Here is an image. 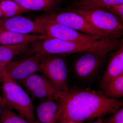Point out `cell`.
<instances>
[{
    "label": "cell",
    "mask_w": 123,
    "mask_h": 123,
    "mask_svg": "<svg viewBox=\"0 0 123 123\" xmlns=\"http://www.w3.org/2000/svg\"><path fill=\"white\" fill-rule=\"evenodd\" d=\"M59 102V118L84 122L114 113L123 106V101L89 88H70L63 92Z\"/></svg>",
    "instance_id": "obj_1"
},
{
    "label": "cell",
    "mask_w": 123,
    "mask_h": 123,
    "mask_svg": "<svg viewBox=\"0 0 123 123\" xmlns=\"http://www.w3.org/2000/svg\"><path fill=\"white\" fill-rule=\"evenodd\" d=\"M36 109V123H57L60 114L59 101L47 99L40 100Z\"/></svg>",
    "instance_id": "obj_13"
},
{
    "label": "cell",
    "mask_w": 123,
    "mask_h": 123,
    "mask_svg": "<svg viewBox=\"0 0 123 123\" xmlns=\"http://www.w3.org/2000/svg\"><path fill=\"white\" fill-rule=\"evenodd\" d=\"M112 52L100 82V91L103 90L112 80L123 74V44Z\"/></svg>",
    "instance_id": "obj_12"
},
{
    "label": "cell",
    "mask_w": 123,
    "mask_h": 123,
    "mask_svg": "<svg viewBox=\"0 0 123 123\" xmlns=\"http://www.w3.org/2000/svg\"><path fill=\"white\" fill-rule=\"evenodd\" d=\"M84 121H75L67 118L60 117L57 123H84Z\"/></svg>",
    "instance_id": "obj_23"
},
{
    "label": "cell",
    "mask_w": 123,
    "mask_h": 123,
    "mask_svg": "<svg viewBox=\"0 0 123 123\" xmlns=\"http://www.w3.org/2000/svg\"><path fill=\"white\" fill-rule=\"evenodd\" d=\"M48 38L74 42H91L104 40L99 37L86 34L65 25L54 21L45 15L36 18Z\"/></svg>",
    "instance_id": "obj_7"
},
{
    "label": "cell",
    "mask_w": 123,
    "mask_h": 123,
    "mask_svg": "<svg viewBox=\"0 0 123 123\" xmlns=\"http://www.w3.org/2000/svg\"><path fill=\"white\" fill-rule=\"evenodd\" d=\"M31 99L59 101L63 92L59 90L43 74L34 73L21 81Z\"/></svg>",
    "instance_id": "obj_8"
},
{
    "label": "cell",
    "mask_w": 123,
    "mask_h": 123,
    "mask_svg": "<svg viewBox=\"0 0 123 123\" xmlns=\"http://www.w3.org/2000/svg\"><path fill=\"white\" fill-rule=\"evenodd\" d=\"M123 3V0H76L69 8L89 10L105 8L111 5Z\"/></svg>",
    "instance_id": "obj_17"
},
{
    "label": "cell",
    "mask_w": 123,
    "mask_h": 123,
    "mask_svg": "<svg viewBox=\"0 0 123 123\" xmlns=\"http://www.w3.org/2000/svg\"><path fill=\"white\" fill-rule=\"evenodd\" d=\"M91 123H103V120L101 117H98L97 120Z\"/></svg>",
    "instance_id": "obj_26"
},
{
    "label": "cell",
    "mask_w": 123,
    "mask_h": 123,
    "mask_svg": "<svg viewBox=\"0 0 123 123\" xmlns=\"http://www.w3.org/2000/svg\"><path fill=\"white\" fill-rule=\"evenodd\" d=\"M0 123H32L18 114H17L4 103Z\"/></svg>",
    "instance_id": "obj_20"
},
{
    "label": "cell",
    "mask_w": 123,
    "mask_h": 123,
    "mask_svg": "<svg viewBox=\"0 0 123 123\" xmlns=\"http://www.w3.org/2000/svg\"><path fill=\"white\" fill-rule=\"evenodd\" d=\"M104 9L116 16L123 23V3L111 5Z\"/></svg>",
    "instance_id": "obj_21"
},
{
    "label": "cell",
    "mask_w": 123,
    "mask_h": 123,
    "mask_svg": "<svg viewBox=\"0 0 123 123\" xmlns=\"http://www.w3.org/2000/svg\"><path fill=\"white\" fill-rule=\"evenodd\" d=\"M2 18V14L1 13V10L0 8V18Z\"/></svg>",
    "instance_id": "obj_27"
},
{
    "label": "cell",
    "mask_w": 123,
    "mask_h": 123,
    "mask_svg": "<svg viewBox=\"0 0 123 123\" xmlns=\"http://www.w3.org/2000/svg\"><path fill=\"white\" fill-rule=\"evenodd\" d=\"M3 104H4V102L2 100V97L1 96H0V118L1 116V113H2Z\"/></svg>",
    "instance_id": "obj_25"
},
{
    "label": "cell",
    "mask_w": 123,
    "mask_h": 123,
    "mask_svg": "<svg viewBox=\"0 0 123 123\" xmlns=\"http://www.w3.org/2000/svg\"><path fill=\"white\" fill-rule=\"evenodd\" d=\"M47 39V36L42 35L23 34L0 30V45L31 43Z\"/></svg>",
    "instance_id": "obj_14"
},
{
    "label": "cell",
    "mask_w": 123,
    "mask_h": 123,
    "mask_svg": "<svg viewBox=\"0 0 123 123\" xmlns=\"http://www.w3.org/2000/svg\"><path fill=\"white\" fill-rule=\"evenodd\" d=\"M30 43L0 45V63L5 65L17 55L25 52Z\"/></svg>",
    "instance_id": "obj_16"
},
{
    "label": "cell",
    "mask_w": 123,
    "mask_h": 123,
    "mask_svg": "<svg viewBox=\"0 0 123 123\" xmlns=\"http://www.w3.org/2000/svg\"><path fill=\"white\" fill-rule=\"evenodd\" d=\"M26 54H68L86 51L108 53L118 49L123 39L116 40H98L91 42H74L56 39H47L31 43Z\"/></svg>",
    "instance_id": "obj_2"
},
{
    "label": "cell",
    "mask_w": 123,
    "mask_h": 123,
    "mask_svg": "<svg viewBox=\"0 0 123 123\" xmlns=\"http://www.w3.org/2000/svg\"><path fill=\"white\" fill-rule=\"evenodd\" d=\"M114 114L108 117L103 123H123V108H121L114 112Z\"/></svg>",
    "instance_id": "obj_22"
},
{
    "label": "cell",
    "mask_w": 123,
    "mask_h": 123,
    "mask_svg": "<svg viewBox=\"0 0 123 123\" xmlns=\"http://www.w3.org/2000/svg\"><path fill=\"white\" fill-rule=\"evenodd\" d=\"M4 103L32 123H36L33 99L18 83L6 72L1 79Z\"/></svg>",
    "instance_id": "obj_3"
},
{
    "label": "cell",
    "mask_w": 123,
    "mask_h": 123,
    "mask_svg": "<svg viewBox=\"0 0 123 123\" xmlns=\"http://www.w3.org/2000/svg\"><path fill=\"white\" fill-rule=\"evenodd\" d=\"M0 30L23 34L45 35L43 29L36 19L33 21L21 15L0 18Z\"/></svg>",
    "instance_id": "obj_11"
},
{
    "label": "cell",
    "mask_w": 123,
    "mask_h": 123,
    "mask_svg": "<svg viewBox=\"0 0 123 123\" xmlns=\"http://www.w3.org/2000/svg\"><path fill=\"white\" fill-rule=\"evenodd\" d=\"M42 55L34 54L20 60H12L5 65L6 72L18 83L39 72Z\"/></svg>",
    "instance_id": "obj_10"
},
{
    "label": "cell",
    "mask_w": 123,
    "mask_h": 123,
    "mask_svg": "<svg viewBox=\"0 0 123 123\" xmlns=\"http://www.w3.org/2000/svg\"><path fill=\"white\" fill-rule=\"evenodd\" d=\"M0 8L2 13V18H4L20 15L29 11L16 2L11 0L0 1Z\"/></svg>",
    "instance_id": "obj_18"
},
{
    "label": "cell",
    "mask_w": 123,
    "mask_h": 123,
    "mask_svg": "<svg viewBox=\"0 0 123 123\" xmlns=\"http://www.w3.org/2000/svg\"><path fill=\"white\" fill-rule=\"evenodd\" d=\"M67 10L83 16L92 25L104 33L111 40L122 38L123 23L116 16L105 9L81 10L68 8Z\"/></svg>",
    "instance_id": "obj_5"
},
{
    "label": "cell",
    "mask_w": 123,
    "mask_h": 123,
    "mask_svg": "<svg viewBox=\"0 0 123 123\" xmlns=\"http://www.w3.org/2000/svg\"><path fill=\"white\" fill-rule=\"evenodd\" d=\"M101 91L109 98L116 99L123 97V74L111 80Z\"/></svg>",
    "instance_id": "obj_19"
},
{
    "label": "cell",
    "mask_w": 123,
    "mask_h": 123,
    "mask_svg": "<svg viewBox=\"0 0 123 123\" xmlns=\"http://www.w3.org/2000/svg\"><path fill=\"white\" fill-rule=\"evenodd\" d=\"M73 65L75 77L81 82L88 83L97 78L106 60L107 53L84 52Z\"/></svg>",
    "instance_id": "obj_6"
},
{
    "label": "cell",
    "mask_w": 123,
    "mask_h": 123,
    "mask_svg": "<svg viewBox=\"0 0 123 123\" xmlns=\"http://www.w3.org/2000/svg\"><path fill=\"white\" fill-rule=\"evenodd\" d=\"M6 72L5 65L0 63V79L3 77Z\"/></svg>",
    "instance_id": "obj_24"
},
{
    "label": "cell",
    "mask_w": 123,
    "mask_h": 123,
    "mask_svg": "<svg viewBox=\"0 0 123 123\" xmlns=\"http://www.w3.org/2000/svg\"><path fill=\"white\" fill-rule=\"evenodd\" d=\"M44 15L55 22L86 34L97 36L104 40H114L96 29L83 16L75 12L66 10L62 12L53 13Z\"/></svg>",
    "instance_id": "obj_9"
},
{
    "label": "cell",
    "mask_w": 123,
    "mask_h": 123,
    "mask_svg": "<svg viewBox=\"0 0 123 123\" xmlns=\"http://www.w3.org/2000/svg\"><path fill=\"white\" fill-rule=\"evenodd\" d=\"M65 54L42 55L39 72L59 90L66 92L70 88L69 70Z\"/></svg>",
    "instance_id": "obj_4"
},
{
    "label": "cell",
    "mask_w": 123,
    "mask_h": 123,
    "mask_svg": "<svg viewBox=\"0 0 123 123\" xmlns=\"http://www.w3.org/2000/svg\"><path fill=\"white\" fill-rule=\"evenodd\" d=\"M2 0H0V1ZM29 11L55 12L62 0H11Z\"/></svg>",
    "instance_id": "obj_15"
}]
</instances>
